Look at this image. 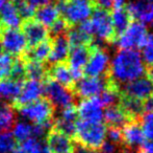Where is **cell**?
I'll list each match as a JSON object with an SVG mask.
<instances>
[{"instance_id": "5bb4252c", "label": "cell", "mask_w": 153, "mask_h": 153, "mask_svg": "<svg viewBox=\"0 0 153 153\" xmlns=\"http://www.w3.org/2000/svg\"><path fill=\"white\" fill-rule=\"evenodd\" d=\"M21 27H22L21 31L24 34L28 47H33L39 43L50 38L48 29L33 18L23 20Z\"/></svg>"}, {"instance_id": "d6986e66", "label": "cell", "mask_w": 153, "mask_h": 153, "mask_svg": "<svg viewBox=\"0 0 153 153\" xmlns=\"http://www.w3.org/2000/svg\"><path fill=\"white\" fill-rule=\"evenodd\" d=\"M51 39V51L47 60V65L66 62L69 57L71 46L69 44L68 38L66 34L55 36Z\"/></svg>"}, {"instance_id": "44dd1931", "label": "cell", "mask_w": 153, "mask_h": 153, "mask_svg": "<svg viewBox=\"0 0 153 153\" xmlns=\"http://www.w3.org/2000/svg\"><path fill=\"white\" fill-rule=\"evenodd\" d=\"M103 118L108 127H119V128H122L127 122L130 121L129 116L119 104L106 107V109L103 111Z\"/></svg>"}, {"instance_id": "b9f144b4", "label": "cell", "mask_w": 153, "mask_h": 153, "mask_svg": "<svg viewBox=\"0 0 153 153\" xmlns=\"http://www.w3.org/2000/svg\"><path fill=\"white\" fill-rule=\"evenodd\" d=\"M31 6H33L34 8H40V6L46 5V4H50L52 3L54 0H26Z\"/></svg>"}, {"instance_id": "30bf717a", "label": "cell", "mask_w": 153, "mask_h": 153, "mask_svg": "<svg viewBox=\"0 0 153 153\" xmlns=\"http://www.w3.org/2000/svg\"><path fill=\"white\" fill-rule=\"evenodd\" d=\"M108 76L105 77H85L75 82L73 92L75 96L90 99L98 96L107 85Z\"/></svg>"}, {"instance_id": "ab89813d", "label": "cell", "mask_w": 153, "mask_h": 153, "mask_svg": "<svg viewBox=\"0 0 153 153\" xmlns=\"http://www.w3.org/2000/svg\"><path fill=\"white\" fill-rule=\"evenodd\" d=\"M93 3L95 8H102L105 11H109L113 8V0H94Z\"/></svg>"}, {"instance_id": "ffe728a7", "label": "cell", "mask_w": 153, "mask_h": 153, "mask_svg": "<svg viewBox=\"0 0 153 153\" xmlns=\"http://www.w3.org/2000/svg\"><path fill=\"white\" fill-rule=\"evenodd\" d=\"M47 66H48L47 75L50 79L54 80L55 82L73 91V87H74V84L76 81H75L72 72H71L67 62H61V63Z\"/></svg>"}, {"instance_id": "ba28073f", "label": "cell", "mask_w": 153, "mask_h": 153, "mask_svg": "<svg viewBox=\"0 0 153 153\" xmlns=\"http://www.w3.org/2000/svg\"><path fill=\"white\" fill-rule=\"evenodd\" d=\"M43 84L45 98L52 104L55 109H62L73 104L75 94L71 89L61 85L49 77L43 81Z\"/></svg>"}, {"instance_id": "7c38bea8", "label": "cell", "mask_w": 153, "mask_h": 153, "mask_svg": "<svg viewBox=\"0 0 153 153\" xmlns=\"http://www.w3.org/2000/svg\"><path fill=\"white\" fill-rule=\"evenodd\" d=\"M44 94V84L43 81L38 80L26 79L22 84V87L19 92V96L13 103V107L15 109L19 108L24 105L30 104L34 101L42 98Z\"/></svg>"}, {"instance_id": "c3c4849f", "label": "cell", "mask_w": 153, "mask_h": 153, "mask_svg": "<svg viewBox=\"0 0 153 153\" xmlns=\"http://www.w3.org/2000/svg\"><path fill=\"white\" fill-rule=\"evenodd\" d=\"M10 2H13V0H0V10H1L5 4L10 3Z\"/></svg>"}, {"instance_id": "f1b7e54d", "label": "cell", "mask_w": 153, "mask_h": 153, "mask_svg": "<svg viewBox=\"0 0 153 153\" xmlns=\"http://www.w3.org/2000/svg\"><path fill=\"white\" fill-rule=\"evenodd\" d=\"M17 121V115L12 104L0 102V132H10Z\"/></svg>"}, {"instance_id": "cb8c5ba5", "label": "cell", "mask_w": 153, "mask_h": 153, "mask_svg": "<svg viewBox=\"0 0 153 153\" xmlns=\"http://www.w3.org/2000/svg\"><path fill=\"white\" fill-rule=\"evenodd\" d=\"M33 17L38 22H40L41 24L48 29L61 17V14H59L56 5L50 3L38 8V10L34 11Z\"/></svg>"}, {"instance_id": "9a60e30c", "label": "cell", "mask_w": 153, "mask_h": 153, "mask_svg": "<svg viewBox=\"0 0 153 153\" xmlns=\"http://www.w3.org/2000/svg\"><path fill=\"white\" fill-rule=\"evenodd\" d=\"M76 108L79 120L92 123L102 122L103 107L97 99V96L90 99H82Z\"/></svg>"}, {"instance_id": "277c9868", "label": "cell", "mask_w": 153, "mask_h": 153, "mask_svg": "<svg viewBox=\"0 0 153 153\" xmlns=\"http://www.w3.org/2000/svg\"><path fill=\"white\" fill-rule=\"evenodd\" d=\"M90 22L92 25L93 37H96L99 43H115L116 34L114 31L111 17L108 11L95 8L92 13Z\"/></svg>"}, {"instance_id": "ac0fdd59", "label": "cell", "mask_w": 153, "mask_h": 153, "mask_svg": "<svg viewBox=\"0 0 153 153\" xmlns=\"http://www.w3.org/2000/svg\"><path fill=\"white\" fill-rule=\"evenodd\" d=\"M46 141L49 150L51 153H73L74 152V144L72 137L62 133L61 131L52 128L47 134Z\"/></svg>"}, {"instance_id": "d6a6232c", "label": "cell", "mask_w": 153, "mask_h": 153, "mask_svg": "<svg viewBox=\"0 0 153 153\" xmlns=\"http://www.w3.org/2000/svg\"><path fill=\"white\" fill-rule=\"evenodd\" d=\"M15 58L8 54H2L0 56V80H6L10 78Z\"/></svg>"}, {"instance_id": "f907efd6", "label": "cell", "mask_w": 153, "mask_h": 153, "mask_svg": "<svg viewBox=\"0 0 153 153\" xmlns=\"http://www.w3.org/2000/svg\"><path fill=\"white\" fill-rule=\"evenodd\" d=\"M85 1H91V2H93L94 0H85Z\"/></svg>"}, {"instance_id": "bcb514c9", "label": "cell", "mask_w": 153, "mask_h": 153, "mask_svg": "<svg viewBox=\"0 0 153 153\" xmlns=\"http://www.w3.org/2000/svg\"><path fill=\"white\" fill-rule=\"evenodd\" d=\"M146 75H148V79L150 80V82H151L152 84V87H153V67H149L147 70H146Z\"/></svg>"}, {"instance_id": "484cf974", "label": "cell", "mask_w": 153, "mask_h": 153, "mask_svg": "<svg viewBox=\"0 0 153 153\" xmlns=\"http://www.w3.org/2000/svg\"><path fill=\"white\" fill-rule=\"evenodd\" d=\"M21 82L15 81L12 79L0 80V100H4L6 102H12L17 99L19 92L22 87Z\"/></svg>"}, {"instance_id": "681fc988", "label": "cell", "mask_w": 153, "mask_h": 153, "mask_svg": "<svg viewBox=\"0 0 153 153\" xmlns=\"http://www.w3.org/2000/svg\"><path fill=\"white\" fill-rule=\"evenodd\" d=\"M2 55V47H1V45H0V56Z\"/></svg>"}, {"instance_id": "6da1fadb", "label": "cell", "mask_w": 153, "mask_h": 153, "mask_svg": "<svg viewBox=\"0 0 153 153\" xmlns=\"http://www.w3.org/2000/svg\"><path fill=\"white\" fill-rule=\"evenodd\" d=\"M146 70L142 55L137 49H119L109 63L107 76L120 86L144 77Z\"/></svg>"}, {"instance_id": "4fadbf2b", "label": "cell", "mask_w": 153, "mask_h": 153, "mask_svg": "<svg viewBox=\"0 0 153 153\" xmlns=\"http://www.w3.org/2000/svg\"><path fill=\"white\" fill-rule=\"evenodd\" d=\"M90 57V45L71 47L68 57V65L73 74L75 81L81 79L83 75V68L87 65Z\"/></svg>"}, {"instance_id": "8fae6325", "label": "cell", "mask_w": 153, "mask_h": 153, "mask_svg": "<svg viewBox=\"0 0 153 153\" xmlns=\"http://www.w3.org/2000/svg\"><path fill=\"white\" fill-rule=\"evenodd\" d=\"M123 145L131 153H137L146 143V137L141 128L139 120H130L121 128Z\"/></svg>"}, {"instance_id": "9c48e42d", "label": "cell", "mask_w": 153, "mask_h": 153, "mask_svg": "<svg viewBox=\"0 0 153 153\" xmlns=\"http://www.w3.org/2000/svg\"><path fill=\"white\" fill-rule=\"evenodd\" d=\"M0 45L6 54L13 57H21L28 48L21 29L3 26H0Z\"/></svg>"}, {"instance_id": "74e56055", "label": "cell", "mask_w": 153, "mask_h": 153, "mask_svg": "<svg viewBox=\"0 0 153 153\" xmlns=\"http://www.w3.org/2000/svg\"><path fill=\"white\" fill-rule=\"evenodd\" d=\"M70 25L68 24L66 20L61 16L52 25L48 27V32H49V37L52 38L55 36L62 35V34H67L68 29H70Z\"/></svg>"}, {"instance_id": "f546056e", "label": "cell", "mask_w": 153, "mask_h": 153, "mask_svg": "<svg viewBox=\"0 0 153 153\" xmlns=\"http://www.w3.org/2000/svg\"><path fill=\"white\" fill-rule=\"evenodd\" d=\"M25 62V70H26L27 79L38 80V81H44L48 75V66L46 63L42 62L32 61V60H24Z\"/></svg>"}, {"instance_id": "7bdbcfd3", "label": "cell", "mask_w": 153, "mask_h": 153, "mask_svg": "<svg viewBox=\"0 0 153 153\" xmlns=\"http://www.w3.org/2000/svg\"><path fill=\"white\" fill-rule=\"evenodd\" d=\"M139 153H153V139L148 141L140 148Z\"/></svg>"}, {"instance_id": "e575fe53", "label": "cell", "mask_w": 153, "mask_h": 153, "mask_svg": "<svg viewBox=\"0 0 153 153\" xmlns=\"http://www.w3.org/2000/svg\"><path fill=\"white\" fill-rule=\"evenodd\" d=\"M139 122L146 139H153V111L143 113L139 118Z\"/></svg>"}, {"instance_id": "f35d334b", "label": "cell", "mask_w": 153, "mask_h": 153, "mask_svg": "<svg viewBox=\"0 0 153 153\" xmlns=\"http://www.w3.org/2000/svg\"><path fill=\"white\" fill-rule=\"evenodd\" d=\"M106 139L107 141L111 142V143L123 144V137H122V130L119 127H109L108 130H106Z\"/></svg>"}, {"instance_id": "8d00e7d4", "label": "cell", "mask_w": 153, "mask_h": 153, "mask_svg": "<svg viewBox=\"0 0 153 153\" xmlns=\"http://www.w3.org/2000/svg\"><path fill=\"white\" fill-rule=\"evenodd\" d=\"M142 58L148 68L153 67V34H148L145 45L142 47Z\"/></svg>"}, {"instance_id": "e0dca14e", "label": "cell", "mask_w": 153, "mask_h": 153, "mask_svg": "<svg viewBox=\"0 0 153 153\" xmlns=\"http://www.w3.org/2000/svg\"><path fill=\"white\" fill-rule=\"evenodd\" d=\"M121 93L130 98L144 101L153 93V87L150 80L147 77H141L131 82L124 84Z\"/></svg>"}, {"instance_id": "603a6c76", "label": "cell", "mask_w": 153, "mask_h": 153, "mask_svg": "<svg viewBox=\"0 0 153 153\" xmlns=\"http://www.w3.org/2000/svg\"><path fill=\"white\" fill-rule=\"evenodd\" d=\"M22 21L23 19L18 14L13 2L5 4L0 10V26L19 29L22 24Z\"/></svg>"}, {"instance_id": "3957f363", "label": "cell", "mask_w": 153, "mask_h": 153, "mask_svg": "<svg viewBox=\"0 0 153 153\" xmlns=\"http://www.w3.org/2000/svg\"><path fill=\"white\" fill-rule=\"evenodd\" d=\"M55 5L61 16L70 26L89 19L95 8L93 2L85 0H56Z\"/></svg>"}, {"instance_id": "f6af8a7d", "label": "cell", "mask_w": 153, "mask_h": 153, "mask_svg": "<svg viewBox=\"0 0 153 153\" xmlns=\"http://www.w3.org/2000/svg\"><path fill=\"white\" fill-rule=\"evenodd\" d=\"M126 6V0H113V10L123 8Z\"/></svg>"}, {"instance_id": "d4e9b609", "label": "cell", "mask_w": 153, "mask_h": 153, "mask_svg": "<svg viewBox=\"0 0 153 153\" xmlns=\"http://www.w3.org/2000/svg\"><path fill=\"white\" fill-rule=\"evenodd\" d=\"M119 105L126 112L130 120H139L144 113L143 110V101L130 98L121 93L119 101Z\"/></svg>"}, {"instance_id": "4dcf8cb0", "label": "cell", "mask_w": 153, "mask_h": 153, "mask_svg": "<svg viewBox=\"0 0 153 153\" xmlns=\"http://www.w3.org/2000/svg\"><path fill=\"white\" fill-rule=\"evenodd\" d=\"M13 136L16 142L22 143L29 137H32V124L26 121L16 122L13 127Z\"/></svg>"}, {"instance_id": "8992f818", "label": "cell", "mask_w": 153, "mask_h": 153, "mask_svg": "<svg viewBox=\"0 0 153 153\" xmlns=\"http://www.w3.org/2000/svg\"><path fill=\"white\" fill-rule=\"evenodd\" d=\"M109 57L100 43L90 44V57L83 68V75L88 77H105L108 75Z\"/></svg>"}, {"instance_id": "83f0119b", "label": "cell", "mask_w": 153, "mask_h": 153, "mask_svg": "<svg viewBox=\"0 0 153 153\" xmlns=\"http://www.w3.org/2000/svg\"><path fill=\"white\" fill-rule=\"evenodd\" d=\"M66 35L71 47L80 46V45H90L94 40L92 36L89 35L85 31H83L79 24L71 26Z\"/></svg>"}, {"instance_id": "52a82bcc", "label": "cell", "mask_w": 153, "mask_h": 153, "mask_svg": "<svg viewBox=\"0 0 153 153\" xmlns=\"http://www.w3.org/2000/svg\"><path fill=\"white\" fill-rule=\"evenodd\" d=\"M148 31L145 24L139 21H131L125 32L117 38L119 49H137L145 45L148 37Z\"/></svg>"}, {"instance_id": "7dc6e473", "label": "cell", "mask_w": 153, "mask_h": 153, "mask_svg": "<svg viewBox=\"0 0 153 153\" xmlns=\"http://www.w3.org/2000/svg\"><path fill=\"white\" fill-rule=\"evenodd\" d=\"M39 153H51V151L49 150L48 146H47L46 144L43 143V145H42V147H41V150Z\"/></svg>"}, {"instance_id": "7402d4cb", "label": "cell", "mask_w": 153, "mask_h": 153, "mask_svg": "<svg viewBox=\"0 0 153 153\" xmlns=\"http://www.w3.org/2000/svg\"><path fill=\"white\" fill-rule=\"evenodd\" d=\"M51 51V39L43 41L33 47H28L24 54L21 56L23 60H32L45 63L47 62Z\"/></svg>"}, {"instance_id": "7a4b0ae2", "label": "cell", "mask_w": 153, "mask_h": 153, "mask_svg": "<svg viewBox=\"0 0 153 153\" xmlns=\"http://www.w3.org/2000/svg\"><path fill=\"white\" fill-rule=\"evenodd\" d=\"M106 125L102 122H85L77 120L74 139L82 147L99 150L106 139Z\"/></svg>"}, {"instance_id": "60d3db41", "label": "cell", "mask_w": 153, "mask_h": 153, "mask_svg": "<svg viewBox=\"0 0 153 153\" xmlns=\"http://www.w3.org/2000/svg\"><path fill=\"white\" fill-rule=\"evenodd\" d=\"M143 110L144 112L153 111V93L143 101Z\"/></svg>"}, {"instance_id": "1f68e13d", "label": "cell", "mask_w": 153, "mask_h": 153, "mask_svg": "<svg viewBox=\"0 0 153 153\" xmlns=\"http://www.w3.org/2000/svg\"><path fill=\"white\" fill-rule=\"evenodd\" d=\"M43 142L36 137H29L26 141L20 143L19 146H16L13 153H39Z\"/></svg>"}, {"instance_id": "ee69618b", "label": "cell", "mask_w": 153, "mask_h": 153, "mask_svg": "<svg viewBox=\"0 0 153 153\" xmlns=\"http://www.w3.org/2000/svg\"><path fill=\"white\" fill-rule=\"evenodd\" d=\"M73 153H98V152H97L96 150L89 149V148H85L80 145H77L76 147L74 148V152Z\"/></svg>"}, {"instance_id": "2e32d148", "label": "cell", "mask_w": 153, "mask_h": 153, "mask_svg": "<svg viewBox=\"0 0 153 153\" xmlns=\"http://www.w3.org/2000/svg\"><path fill=\"white\" fill-rule=\"evenodd\" d=\"M125 8L132 19L143 24H153V0H132Z\"/></svg>"}, {"instance_id": "5b68a950", "label": "cell", "mask_w": 153, "mask_h": 153, "mask_svg": "<svg viewBox=\"0 0 153 153\" xmlns=\"http://www.w3.org/2000/svg\"><path fill=\"white\" fill-rule=\"evenodd\" d=\"M19 115L32 124H40L54 118L55 108L46 98H41L30 104L17 108Z\"/></svg>"}, {"instance_id": "d590c367", "label": "cell", "mask_w": 153, "mask_h": 153, "mask_svg": "<svg viewBox=\"0 0 153 153\" xmlns=\"http://www.w3.org/2000/svg\"><path fill=\"white\" fill-rule=\"evenodd\" d=\"M17 142L10 132H0V153H13Z\"/></svg>"}, {"instance_id": "836d02e7", "label": "cell", "mask_w": 153, "mask_h": 153, "mask_svg": "<svg viewBox=\"0 0 153 153\" xmlns=\"http://www.w3.org/2000/svg\"><path fill=\"white\" fill-rule=\"evenodd\" d=\"M10 79L21 82V83H23L27 79L26 70H25V62L21 57H16V59H15Z\"/></svg>"}, {"instance_id": "4316f807", "label": "cell", "mask_w": 153, "mask_h": 153, "mask_svg": "<svg viewBox=\"0 0 153 153\" xmlns=\"http://www.w3.org/2000/svg\"><path fill=\"white\" fill-rule=\"evenodd\" d=\"M111 17V22H113L114 31H115L116 34V38H118L120 35H122L125 32V29L128 27V25L130 24L131 21H132V18H131V16L129 15V13L127 12V10L125 8L114 10Z\"/></svg>"}]
</instances>
